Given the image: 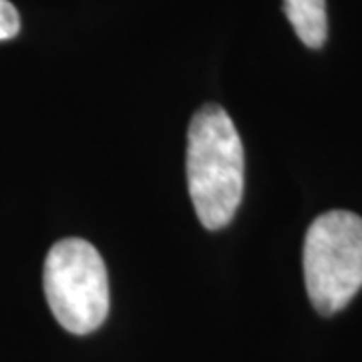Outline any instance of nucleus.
Returning a JSON list of instances; mask_svg holds the SVG:
<instances>
[{"instance_id": "obj_1", "label": "nucleus", "mask_w": 362, "mask_h": 362, "mask_svg": "<svg viewBox=\"0 0 362 362\" xmlns=\"http://www.w3.org/2000/svg\"><path fill=\"white\" fill-rule=\"evenodd\" d=\"M244 145L220 105H204L187 129V187L199 221L220 230L232 221L244 195Z\"/></svg>"}, {"instance_id": "obj_2", "label": "nucleus", "mask_w": 362, "mask_h": 362, "mask_svg": "<svg viewBox=\"0 0 362 362\" xmlns=\"http://www.w3.org/2000/svg\"><path fill=\"white\" fill-rule=\"evenodd\" d=\"M304 280L316 310H342L362 288V218L332 209L312 221L304 240Z\"/></svg>"}, {"instance_id": "obj_3", "label": "nucleus", "mask_w": 362, "mask_h": 362, "mask_svg": "<svg viewBox=\"0 0 362 362\" xmlns=\"http://www.w3.org/2000/svg\"><path fill=\"white\" fill-rule=\"evenodd\" d=\"M42 286L57 322L73 334H89L109 314V278L97 247L65 238L49 250Z\"/></svg>"}, {"instance_id": "obj_4", "label": "nucleus", "mask_w": 362, "mask_h": 362, "mask_svg": "<svg viewBox=\"0 0 362 362\" xmlns=\"http://www.w3.org/2000/svg\"><path fill=\"white\" fill-rule=\"evenodd\" d=\"M284 13L306 47L320 49L328 37L326 0H284Z\"/></svg>"}, {"instance_id": "obj_5", "label": "nucleus", "mask_w": 362, "mask_h": 362, "mask_svg": "<svg viewBox=\"0 0 362 362\" xmlns=\"http://www.w3.org/2000/svg\"><path fill=\"white\" fill-rule=\"evenodd\" d=\"M21 16L16 13L13 2L0 0V40H8L18 35Z\"/></svg>"}]
</instances>
